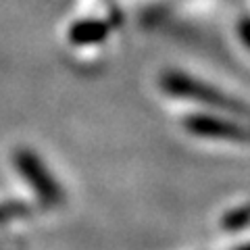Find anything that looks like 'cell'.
Segmentation results:
<instances>
[{"mask_svg":"<svg viewBox=\"0 0 250 250\" xmlns=\"http://www.w3.org/2000/svg\"><path fill=\"white\" fill-rule=\"evenodd\" d=\"M186 127L194 136L213 138V140H229V142H250V131L236 121H228L221 117L194 115L186 121Z\"/></svg>","mask_w":250,"mask_h":250,"instance_id":"obj_2","label":"cell"},{"mask_svg":"<svg viewBox=\"0 0 250 250\" xmlns=\"http://www.w3.org/2000/svg\"><path fill=\"white\" fill-rule=\"evenodd\" d=\"M163 88L171 94H175V96L194 98V100H198V103L213 104L225 113H236V115H240V119L250 121V106L248 104L240 103V100L233 96H228V94H223L221 90L210 88L205 82H196L182 73H169L163 77Z\"/></svg>","mask_w":250,"mask_h":250,"instance_id":"obj_1","label":"cell"},{"mask_svg":"<svg viewBox=\"0 0 250 250\" xmlns=\"http://www.w3.org/2000/svg\"><path fill=\"white\" fill-rule=\"evenodd\" d=\"M240 31H242V40H244V42L250 46V21H244V23H242Z\"/></svg>","mask_w":250,"mask_h":250,"instance_id":"obj_5","label":"cell"},{"mask_svg":"<svg viewBox=\"0 0 250 250\" xmlns=\"http://www.w3.org/2000/svg\"><path fill=\"white\" fill-rule=\"evenodd\" d=\"M15 161H17V167L23 173V177H25L27 182L42 194V196H46V198L57 196V186H54L52 175H48V171L44 169V165L36 159L34 154L19 152L17 156H15Z\"/></svg>","mask_w":250,"mask_h":250,"instance_id":"obj_3","label":"cell"},{"mask_svg":"<svg viewBox=\"0 0 250 250\" xmlns=\"http://www.w3.org/2000/svg\"><path fill=\"white\" fill-rule=\"evenodd\" d=\"M236 250H250V244H246V246H240V248H236Z\"/></svg>","mask_w":250,"mask_h":250,"instance_id":"obj_6","label":"cell"},{"mask_svg":"<svg viewBox=\"0 0 250 250\" xmlns=\"http://www.w3.org/2000/svg\"><path fill=\"white\" fill-rule=\"evenodd\" d=\"M104 36H106V25L103 21L85 19L71 27V40L75 44H94L104 40Z\"/></svg>","mask_w":250,"mask_h":250,"instance_id":"obj_4","label":"cell"}]
</instances>
